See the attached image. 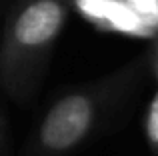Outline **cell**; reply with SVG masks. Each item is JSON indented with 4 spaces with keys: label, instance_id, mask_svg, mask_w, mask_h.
Wrapping results in <instances>:
<instances>
[{
    "label": "cell",
    "instance_id": "6da1fadb",
    "mask_svg": "<svg viewBox=\"0 0 158 156\" xmlns=\"http://www.w3.org/2000/svg\"><path fill=\"white\" fill-rule=\"evenodd\" d=\"M68 14L70 0H22L12 8L0 40V86L12 100L24 102L38 88Z\"/></svg>",
    "mask_w": 158,
    "mask_h": 156
},
{
    "label": "cell",
    "instance_id": "7a4b0ae2",
    "mask_svg": "<svg viewBox=\"0 0 158 156\" xmlns=\"http://www.w3.org/2000/svg\"><path fill=\"white\" fill-rule=\"evenodd\" d=\"M136 72L138 64H126L54 100L36 126L28 156H70L130 92Z\"/></svg>",
    "mask_w": 158,
    "mask_h": 156
},
{
    "label": "cell",
    "instance_id": "277c9868",
    "mask_svg": "<svg viewBox=\"0 0 158 156\" xmlns=\"http://www.w3.org/2000/svg\"><path fill=\"white\" fill-rule=\"evenodd\" d=\"M152 66H154V74H156V78H158V44H156L154 56H152Z\"/></svg>",
    "mask_w": 158,
    "mask_h": 156
},
{
    "label": "cell",
    "instance_id": "3957f363",
    "mask_svg": "<svg viewBox=\"0 0 158 156\" xmlns=\"http://www.w3.org/2000/svg\"><path fill=\"white\" fill-rule=\"evenodd\" d=\"M144 134H146V142L150 150L158 156V90L154 92L150 104L146 110V118H144Z\"/></svg>",
    "mask_w": 158,
    "mask_h": 156
},
{
    "label": "cell",
    "instance_id": "5b68a950",
    "mask_svg": "<svg viewBox=\"0 0 158 156\" xmlns=\"http://www.w3.org/2000/svg\"><path fill=\"white\" fill-rule=\"evenodd\" d=\"M2 138H4V116L0 112V144H2Z\"/></svg>",
    "mask_w": 158,
    "mask_h": 156
}]
</instances>
